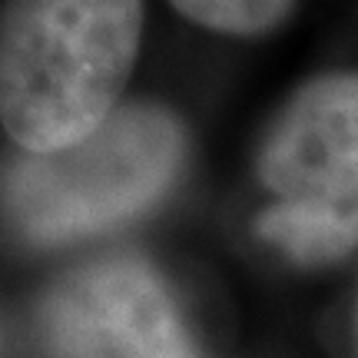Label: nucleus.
I'll return each instance as SVG.
<instances>
[{"label":"nucleus","mask_w":358,"mask_h":358,"mask_svg":"<svg viewBox=\"0 0 358 358\" xmlns=\"http://www.w3.org/2000/svg\"><path fill=\"white\" fill-rule=\"evenodd\" d=\"M143 0H10L0 40V116L24 153L100 129L127 87Z\"/></svg>","instance_id":"obj_1"},{"label":"nucleus","mask_w":358,"mask_h":358,"mask_svg":"<svg viewBox=\"0 0 358 358\" xmlns=\"http://www.w3.org/2000/svg\"><path fill=\"white\" fill-rule=\"evenodd\" d=\"M169 3L182 17H189L192 24L219 30V34L252 37L285 20L295 0H169Z\"/></svg>","instance_id":"obj_5"},{"label":"nucleus","mask_w":358,"mask_h":358,"mask_svg":"<svg viewBox=\"0 0 358 358\" xmlns=\"http://www.w3.org/2000/svg\"><path fill=\"white\" fill-rule=\"evenodd\" d=\"M50 358H203L166 282L136 256L70 272L40 308Z\"/></svg>","instance_id":"obj_4"},{"label":"nucleus","mask_w":358,"mask_h":358,"mask_svg":"<svg viewBox=\"0 0 358 358\" xmlns=\"http://www.w3.org/2000/svg\"><path fill=\"white\" fill-rule=\"evenodd\" d=\"M272 206L262 239L295 262L319 266L358 245V73L302 87L259 153Z\"/></svg>","instance_id":"obj_3"},{"label":"nucleus","mask_w":358,"mask_h":358,"mask_svg":"<svg viewBox=\"0 0 358 358\" xmlns=\"http://www.w3.org/2000/svg\"><path fill=\"white\" fill-rule=\"evenodd\" d=\"M186 156L173 113L150 103L116 106L87 140L27 153L7 169V216L37 245L77 243L143 216L169 192Z\"/></svg>","instance_id":"obj_2"}]
</instances>
